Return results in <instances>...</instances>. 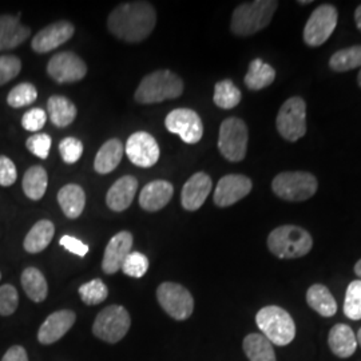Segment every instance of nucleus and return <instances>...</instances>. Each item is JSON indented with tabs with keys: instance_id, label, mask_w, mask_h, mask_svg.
Instances as JSON below:
<instances>
[{
	"instance_id": "obj_1",
	"label": "nucleus",
	"mask_w": 361,
	"mask_h": 361,
	"mask_svg": "<svg viewBox=\"0 0 361 361\" xmlns=\"http://www.w3.org/2000/svg\"><path fill=\"white\" fill-rule=\"evenodd\" d=\"M157 25L154 7L149 1H129L119 4L109 15V31L128 43L147 38Z\"/></svg>"
},
{
	"instance_id": "obj_2",
	"label": "nucleus",
	"mask_w": 361,
	"mask_h": 361,
	"mask_svg": "<svg viewBox=\"0 0 361 361\" xmlns=\"http://www.w3.org/2000/svg\"><path fill=\"white\" fill-rule=\"evenodd\" d=\"M279 3L274 0H256L240 4L232 16L231 30L237 37H249L269 26Z\"/></svg>"
},
{
	"instance_id": "obj_3",
	"label": "nucleus",
	"mask_w": 361,
	"mask_h": 361,
	"mask_svg": "<svg viewBox=\"0 0 361 361\" xmlns=\"http://www.w3.org/2000/svg\"><path fill=\"white\" fill-rule=\"evenodd\" d=\"M183 92V82L177 74L169 70H158L143 78L135 91L138 104H152L166 99H177Z\"/></svg>"
},
{
	"instance_id": "obj_4",
	"label": "nucleus",
	"mask_w": 361,
	"mask_h": 361,
	"mask_svg": "<svg viewBox=\"0 0 361 361\" xmlns=\"http://www.w3.org/2000/svg\"><path fill=\"white\" fill-rule=\"evenodd\" d=\"M312 235L296 225L276 228L268 237L269 250L276 257L284 259L304 257L312 250Z\"/></svg>"
},
{
	"instance_id": "obj_5",
	"label": "nucleus",
	"mask_w": 361,
	"mask_h": 361,
	"mask_svg": "<svg viewBox=\"0 0 361 361\" xmlns=\"http://www.w3.org/2000/svg\"><path fill=\"white\" fill-rule=\"evenodd\" d=\"M256 323L273 345L285 347L290 344L296 336V324L286 310L269 305L258 310Z\"/></svg>"
},
{
	"instance_id": "obj_6",
	"label": "nucleus",
	"mask_w": 361,
	"mask_h": 361,
	"mask_svg": "<svg viewBox=\"0 0 361 361\" xmlns=\"http://www.w3.org/2000/svg\"><path fill=\"white\" fill-rule=\"evenodd\" d=\"M317 180L307 171H284L274 177L271 190L281 200L289 202H302L317 192Z\"/></svg>"
},
{
	"instance_id": "obj_7",
	"label": "nucleus",
	"mask_w": 361,
	"mask_h": 361,
	"mask_svg": "<svg viewBox=\"0 0 361 361\" xmlns=\"http://www.w3.org/2000/svg\"><path fill=\"white\" fill-rule=\"evenodd\" d=\"M249 131L240 118H228L219 128V150L231 162H241L246 155Z\"/></svg>"
},
{
	"instance_id": "obj_8",
	"label": "nucleus",
	"mask_w": 361,
	"mask_h": 361,
	"mask_svg": "<svg viewBox=\"0 0 361 361\" xmlns=\"http://www.w3.org/2000/svg\"><path fill=\"white\" fill-rule=\"evenodd\" d=\"M130 325L129 312L122 305H110L98 313L92 325V334L102 341L116 344L128 335Z\"/></svg>"
},
{
	"instance_id": "obj_9",
	"label": "nucleus",
	"mask_w": 361,
	"mask_h": 361,
	"mask_svg": "<svg viewBox=\"0 0 361 361\" xmlns=\"http://www.w3.org/2000/svg\"><path fill=\"white\" fill-rule=\"evenodd\" d=\"M276 126L280 135L296 142L307 134V104L300 97H292L285 101L276 119Z\"/></svg>"
},
{
	"instance_id": "obj_10",
	"label": "nucleus",
	"mask_w": 361,
	"mask_h": 361,
	"mask_svg": "<svg viewBox=\"0 0 361 361\" xmlns=\"http://www.w3.org/2000/svg\"><path fill=\"white\" fill-rule=\"evenodd\" d=\"M157 298L162 310L177 322L188 320L194 310L192 293L180 284L164 283L157 289Z\"/></svg>"
},
{
	"instance_id": "obj_11",
	"label": "nucleus",
	"mask_w": 361,
	"mask_h": 361,
	"mask_svg": "<svg viewBox=\"0 0 361 361\" xmlns=\"http://www.w3.org/2000/svg\"><path fill=\"white\" fill-rule=\"evenodd\" d=\"M338 20V13L335 6H319L308 19L304 27V42L310 47L324 44L334 34Z\"/></svg>"
},
{
	"instance_id": "obj_12",
	"label": "nucleus",
	"mask_w": 361,
	"mask_h": 361,
	"mask_svg": "<svg viewBox=\"0 0 361 361\" xmlns=\"http://www.w3.org/2000/svg\"><path fill=\"white\" fill-rule=\"evenodd\" d=\"M166 129L180 135L185 143L194 145L201 141L204 135V125L200 116L190 109H176L165 119Z\"/></svg>"
},
{
	"instance_id": "obj_13",
	"label": "nucleus",
	"mask_w": 361,
	"mask_h": 361,
	"mask_svg": "<svg viewBox=\"0 0 361 361\" xmlns=\"http://www.w3.org/2000/svg\"><path fill=\"white\" fill-rule=\"evenodd\" d=\"M47 74L56 83H73L86 77L87 66L74 52H59L50 59Z\"/></svg>"
},
{
	"instance_id": "obj_14",
	"label": "nucleus",
	"mask_w": 361,
	"mask_h": 361,
	"mask_svg": "<svg viewBox=\"0 0 361 361\" xmlns=\"http://www.w3.org/2000/svg\"><path fill=\"white\" fill-rule=\"evenodd\" d=\"M125 152L130 161L140 168H152L159 159V146L154 137L146 131L131 134Z\"/></svg>"
},
{
	"instance_id": "obj_15",
	"label": "nucleus",
	"mask_w": 361,
	"mask_h": 361,
	"mask_svg": "<svg viewBox=\"0 0 361 361\" xmlns=\"http://www.w3.org/2000/svg\"><path fill=\"white\" fill-rule=\"evenodd\" d=\"M253 183L243 174H228L222 177L214 190V204L219 207H232L252 192Z\"/></svg>"
},
{
	"instance_id": "obj_16",
	"label": "nucleus",
	"mask_w": 361,
	"mask_h": 361,
	"mask_svg": "<svg viewBox=\"0 0 361 361\" xmlns=\"http://www.w3.org/2000/svg\"><path fill=\"white\" fill-rule=\"evenodd\" d=\"M74 32H75V27L73 23L67 20L55 22L39 31L35 38H32L31 47L38 54L52 51L73 38Z\"/></svg>"
},
{
	"instance_id": "obj_17",
	"label": "nucleus",
	"mask_w": 361,
	"mask_h": 361,
	"mask_svg": "<svg viewBox=\"0 0 361 361\" xmlns=\"http://www.w3.org/2000/svg\"><path fill=\"white\" fill-rule=\"evenodd\" d=\"M75 320L77 314L73 310H62L54 312L39 328V343L44 345L56 343L73 328Z\"/></svg>"
},
{
	"instance_id": "obj_18",
	"label": "nucleus",
	"mask_w": 361,
	"mask_h": 361,
	"mask_svg": "<svg viewBox=\"0 0 361 361\" xmlns=\"http://www.w3.org/2000/svg\"><path fill=\"white\" fill-rule=\"evenodd\" d=\"M131 247L133 234L125 231L116 233L104 249L102 271L106 274H114L116 271H121L125 259L131 253Z\"/></svg>"
},
{
	"instance_id": "obj_19",
	"label": "nucleus",
	"mask_w": 361,
	"mask_h": 361,
	"mask_svg": "<svg viewBox=\"0 0 361 361\" xmlns=\"http://www.w3.org/2000/svg\"><path fill=\"white\" fill-rule=\"evenodd\" d=\"M212 178L207 173H195L182 188L180 204L185 210L195 212L202 207L212 192Z\"/></svg>"
},
{
	"instance_id": "obj_20",
	"label": "nucleus",
	"mask_w": 361,
	"mask_h": 361,
	"mask_svg": "<svg viewBox=\"0 0 361 361\" xmlns=\"http://www.w3.org/2000/svg\"><path fill=\"white\" fill-rule=\"evenodd\" d=\"M31 30L20 23V13L0 15V51L13 50L30 38Z\"/></svg>"
},
{
	"instance_id": "obj_21",
	"label": "nucleus",
	"mask_w": 361,
	"mask_h": 361,
	"mask_svg": "<svg viewBox=\"0 0 361 361\" xmlns=\"http://www.w3.org/2000/svg\"><path fill=\"white\" fill-rule=\"evenodd\" d=\"M174 188L165 180H157L147 183L140 194V205L146 212H159L173 198Z\"/></svg>"
},
{
	"instance_id": "obj_22",
	"label": "nucleus",
	"mask_w": 361,
	"mask_h": 361,
	"mask_svg": "<svg viewBox=\"0 0 361 361\" xmlns=\"http://www.w3.org/2000/svg\"><path fill=\"white\" fill-rule=\"evenodd\" d=\"M138 190V180L133 176H125L116 180L106 195V204L113 212H125L131 205Z\"/></svg>"
},
{
	"instance_id": "obj_23",
	"label": "nucleus",
	"mask_w": 361,
	"mask_h": 361,
	"mask_svg": "<svg viewBox=\"0 0 361 361\" xmlns=\"http://www.w3.org/2000/svg\"><path fill=\"white\" fill-rule=\"evenodd\" d=\"M329 348L340 359H348L357 348L356 335L347 324H336L328 335Z\"/></svg>"
},
{
	"instance_id": "obj_24",
	"label": "nucleus",
	"mask_w": 361,
	"mask_h": 361,
	"mask_svg": "<svg viewBox=\"0 0 361 361\" xmlns=\"http://www.w3.org/2000/svg\"><path fill=\"white\" fill-rule=\"evenodd\" d=\"M58 202L67 219H75L83 213L86 205V194L79 185L68 183L59 190Z\"/></svg>"
},
{
	"instance_id": "obj_25",
	"label": "nucleus",
	"mask_w": 361,
	"mask_h": 361,
	"mask_svg": "<svg viewBox=\"0 0 361 361\" xmlns=\"http://www.w3.org/2000/svg\"><path fill=\"white\" fill-rule=\"evenodd\" d=\"M123 157V143L118 138L109 140L98 150L94 161V169L99 174H109L116 170Z\"/></svg>"
},
{
	"instance_id": "obj_26",
	"label": "nucleus",
	"mask_w": 361,
	"mask_h": 361,
	"mask_svg": "<svg viewBox=\"0 0 361 361\" xmlns=\"http://www.w3.org/2000/svg\"><path fill=\"white\" fill-rule=\"evenodd\" d=\"M54 234L55 226L51 221L40 219L31 228V231L27 233L26 238L23 241V247L28 253H40L50 245Z\"/></svg>"
},
{
	"instance_id": "obj_27",
	"label": "nucleus",
	"mask_w": 361,
	"mask_h": 361,
	"mask_svg": "<svg viewBox=\"0 0 361 361\" xmlns=\"http://www.w3.org/2000/svg\"><path fill=\"white\" fill-rule=\"evenodd\" d=\"M49 116L56 128H67L77 118V107L62 95H52L47 102Z\"/></svg>"
},
{
	"instance_id": "obj_28",
	"label": "nucleus",
	"mask_w": 361,
	"mask_h": 361,
	"mask_svg": "<svg viewBox=\"0 0 361 361\" xmlns=\"http://www.w3.org/2000/svg\"><path fill=\"white\" fill-rule=\"evenodd\" d=\"M307 302L312 310L323 317H332L337 312V302L329 289L323 284H314L307 292Z\"/></svg>"
},
{
	"instance_id": "obj_29",
	"label": "nucleus",
	"mask_w": 361,
	"mask_h": 361,
	"mask_svg": "<svg viewBox=\"0 0 361 361\" xmlns=\"http://www.w3.org/2000/svg\"><path fill=\"white\" fill-rule=\"evenodd\" d=\"M276 79V70L262 59L250 62L245 75V85L249 90L258 91L271 86Z\"/></svg>"
},
{
	"instance_id": "obj_30",
	"label": "nucleus",
	"mask_w": 361,
	"mask_h": 361,
	"mask_svg": "<svg viewBox=\"0 0 361 361\" xmlns=\"http://www.w3.org/2000/svg\"><path fill=\"white\" fill-rule=\"evenodd\" d=\"M243 348L249 361H277L273 344L264 335L250 334L246 336Z\"/></svg>"
},
{
	"instance_id": "obj_31",
	"label": "nucleus",
	"mask_w": 361,
	"mask_h": 361,
	"mask_svg": "<svg viewBox=\"0 0 361 361\" xmlns=\"http://www.w3.org/2000/svg\"><path fill=\"white\" fill-rule=\"evenodd\" d=\"M20 283L30 300H32L34 302H43L46 300L49 293V285L43 273L39 269L32 267L26 268L22 273Z\"/></svg>"
},
{
	"instance_id": "obj_32",
	"label": "nucleus",
	"mask_w": 361,
	"mask_h": 361,
	"mask_svg": "<svg viewBox=\"0 0 361 361\" xmlns=\"http://www.w3.org/2000/svg\"><path fill=\"white\" fill-rule=\"evenodd\" d=\"M47 171L43 166H31L25 173L22 188L27 195V198L32 201H39L43 198V195L47 190Z\"/></svg>"
},
{
	"instance_id": "obj_33",
	"label": "nucleus",
	"mask_w": 361,
	"mask_h": 361,
	"mask_svg": "<svg viewBox=\"0 0 361 361\" xmlns=\"http://www.w3.org/2000/svg\"><path fill=\"white\" fill-rule=\"evenodd\" d=\"M241 91L233 83L231 79L219 80L214 86L213 101L216 106L224 110H231L241 102Z\"/></svg>"
},
{
	"instance_id": "obj_34",
	"label": "nucleus",
	"mask_w": 361,
	"mask_h": 361,
	"mask_svg": "<svg viewBox=\"0 0 361 361\" xmlns=\"http://www.w3.org/2000/svg\"><path fill=\"white\" fill-rule=\"evenodd\" d=\"M329 67L336 73H347L361 67V46H352L335 52L329 59Z\"/></svg>"
},
{
	"instance_id": "obj_35",
	"label": "nucleus",
	"mask_w": 361,
	"mask_h": 361,
	"mask_svg": "<svg viewBox=\"0 0 361 361\" xmlns=\"http://www.w3.org/2000/svg\"><path fill=\"white\" fill-rule=\"evenodd\" d=\"M38 98V90L32 83H20L10 91L7 97V104L13 109L26 107L28 104H34Z\"/></svg>"
},
{
	"instance_id": "obj_36",
	"label": "nucleus",
	"mask_w": 361,
	"mask_h": 361,
	"mask_svg": "<svg viewBox=\"0 0 361 361\" xmlns=\"http://www.w3.org/2000/svg\"><path fill=\"white\" fill-rule=\"evenodd\" d=\"M79 295L86 305L102 304L109 296V289L102 280L95 279L79 288Z\"/></svg>"
},
{
	"instance_id": "obj_37",
	"label": "nucleus",
	"mask_w": 361,
	"mask_h": 361,
	"mask_svg": "<svg viewBox=\"0 0 361 361\" xmlns=\"http://www.w3.org/2000/svg\"><path fill=\"white\" fill-rule=\"evenodd\" d=\"M344 313L350 320H361V280H355L348 285L344 301Z\"/></svg>"
},
{
	"instance_id": "obj_38",
	"label": "nucleus",
	"mask_w": 361,
	"mask_h": 361,
	"mask_svg": "<svg viewBox=\"0 0 361 361\" xmlns=\"http://www.w3.org/2000/svg\"><path fill=\"white\" fill-rule=\"evenodd\" d=\"M147 269H149V259L140 252H131L122 265L123 273L134 279L143 277Z\"/></svg>"
},
{
	"instance_id": "obj_39",
	"label": "nucleus",
	"mask_w": 361,
	"mask_h": 361,
	"mask_svg": "<svg viewBox=\"0 0 361 361\" xmlns=\"http://www.w3.org/2000/svg\"><path fill=\"white\" fill-rule=\"evenodd\" d=\"M22 70V62L15 55H1L0 56V86L11 82L19 75Z\"/></svg>"
},
{
	"instance_id": "obj_40",
	"label": "nucleus",
	"mask_w": 361,
	"mask_h": 361,
	"mask_svg": "<svg viewBox=\"0 0 361 361\" xmlns=\"http://www.w3.org/2000/svg\"><path fill=\"white\" fill-rule=\"evenodd\" d=\"M19 305V295L13 285L0 286V316H11Z\"/></svg>"
},
{
	"instance_id": "obj_41",
	"label": "nucleus",
	"mask_w": 361,
	"mask_h": 361,
	"mask_svg": "<svg viewBox=\"0 0 361 361\" xmlns=\"http://www.w3.org/2000/svg\"><path fill=\"white\" fill-rule=\"evenodd\" d=\"M51 142V137L49 134L38 133L27 140L26 146L30 153L37 155L40 159H46L50 154Z\"/></svg>"
},
{
	"instance_id": "obj_42",
	"label": "nucleus",
	"mask_w": 361,
	"mask_h": 361,
	"mask_svg": "<svg viewBox=\"0 0 361 361\" xmlns=\"http://www.w3.org/2000/svg\"><path fill=\"white\" fill-rule=\"evenodd\" d=\"M59 153L66 164H77L83 154V143L74 137H67L59 142Z\"/></svg>"
},
{
	"instance_id": "obj_43",
	"label": "nucleus",
	"mask_w": 361,
	"mask_h": 361,
	"mask_svg": "<svg viewBox=\"0 0 361 361\" xmlns=\"http://www.w3.org/2000/svg\"><path fill=\"white\" fill-rule=\"evenodd\" d=\"M47 121V114L42 109H31L22 118V126L23 129L31 133H38L43 129Z\"/></svg>"
},
{
	"instance_id": "obj_44",
	"label": "nucleus",
	"mask_w": 361,
	"mask_h": 361,
	"mask_svg": "<svg viewBox=\"0 0 361 361\" xmlns=\"http://www.w3.org/2000/svg\"><path fill=\"white\" fill-rule=\"evenodd\" d=\"M18 180V170L13 161L6 157L0 155V186L8 188Z\"/></svg>"
},
{
	"instance_id": "obj_45",
	"label": "nucleus",
	"mask_w": 361,
	"mask_h": 361,
	"mask_svg": "<svg viewBox=\"0 0 361 361\" xmlns=\"http://www.w3.org/2000/svg\"><path fill=\"white\" fill-rule=\"evenodd\" d=\"M59 244L63 246L66 250H68L73 255H77L79 257H85L89 253V246L73 235H63Z\"/></svg>"
},
{
	"instance_id": "obj_46",
	"label": "nucleus",
	"mask_w": 361,
	"mask_h": 361,
	"mask_svg": "<svg viewBox=\"0 0 361 361\" xmlns=\"http://www.w3.org/2000/svg\"><path fill=\"white\" fill-rule=\"evenodd\" d=\"M1 361H28L26 349L20 345H13L4 353Z\"/></svg>"
},
{
	"instance_id": "obj_47",
	"label": "nucleus",
	"mask_w": 361,
	"mask_h": 361,
	"mask_svg": "<svg viewBox=\"0 0 361 361\" xmlns=\"http://www.w3.org/2000/svg\"><path fill=\"white\" fill-rule=\"evenodd\" d=\"M355 22H356V26L361 31V6H359L355 11Z\"/></svg>"
},
{
	"instance_id": "obj_48",
	"label": "nucleus",
	"mask_w": 361,
	"mask_h": 361,
	"mask_svg": "<svg viewBox=\"0 0 361 361\" xmlns=\"http://www.w3.org/2000/svg\"><path fill=\"white\" fill-rule=\"evenodd\" d=\"M355 273L361 279V259H359V261L356 262V265H355Z\"/></svg>"
},
{
	"instance_id": "obj_49",
	"label": "nucleus",
	"mask_w": 361,
	"mask_h": 361,
	"mask_svg": "<svg viewBox=\"0 0 361 361\" xmlns=\"http://www.w3.org/2000/svg\"><path fill=\"white\" fill-rule=\"evenodd\" d=\"M356 340H357V345H360L361 347V328L359 329V332H357V336H356Z\"/></svg>"
},
{
	"instance_id": "obj_50",
	"label": "nucleus",
	"mask_w": 361,
	"mask_h": 361,
	"mask_svg": "<svg viewBox=\"0 0 361 361\" xmlns=\"http://www.w3.org/2000/svg\"><path fill=\"white\" fill-rule=\"evenodd\" d=\"M357 83H359V86L361 87V70L360 73H359V75H357Z\"/></svg>"
},
{
	"instance_id": "obj_51",
	"label": "nucleus",
	"mask_w": 361,
	"mask_h": 361,
	"mask_svg": "<svg viewBox=\"0 0 361 361\" xmlns=\"http://www.w3.org/2000/svg\"><path fill=\"white\" fill-rule=\"evenodd\" d=\"M310 3H312L310 0H308V1H298V4H310Z\"/></svg>"
},
{
	"instance_id": "obj_52",
	"label": "nucleus",
	"mask_w": 361,
	"mask_h": 361,
	"mask_svg": "<svg viewBox=\"0 0 361 361\" xmlns=\"http://www.w3.org/2000/svg\"><path fill=\"white\" fill-rule=\"evenodd\" d=\"M0 280H1V273H0Z\"/></svg>"
}]
</instances>
